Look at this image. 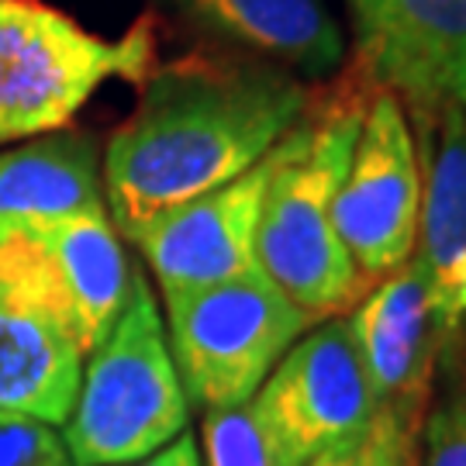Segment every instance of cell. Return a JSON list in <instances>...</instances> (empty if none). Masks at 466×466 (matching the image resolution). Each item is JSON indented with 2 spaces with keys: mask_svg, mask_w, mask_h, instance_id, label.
I'll use <instances>...</instances> for the list:
<instances>
[{
  "mask_svg": "<svg viewBox=\"0 0 466 466\" xmlns=\"http://www.w3.org/2000/svg\"><path fill=\"white\" fill-rule=\"evenodd\" d=\"M304 86L273 66L180 63L146 80L135 115L111 135L100 184L128 238L232 184L304 117Z\"/></svg>",
  "mask_w": 466,
  "mask_h": 466,
  "instance_id": "cell-1",
  "label": "cell"
},
{
  "mask_svg": "<svg viewBox=\"0 0 466 466\" xmlns=\"http://www.w3.org/2000/svg\"><path fill=\"white\" fill-rule=\"evenodd\" d=\"M363 111L367 100L360 94H342L318 117H300L273 149L256 267L315 325L342 318L370 290L332 218Z\"/></svg>",
  "mask_w": 466,
  "mask_h": 466,
  "instance_id": "cell-2",
  "label": "cell"
},
{
  "mask_svg": "<svg viewBox=\"0 0 466 466\" xmlns=\"http://www.w3.org/2000/svg\"><path fill=\"white\" fill-rule=\"evenodd\" d=\"M63 442L73 466H125L169 446L190 425V398L169 352L167 321L142 273L111 332L84 356Z\"/></svg>",
  "mask_w": 466,
  "mask_h": 466,
  "instance_id": "cell-3",
  "label": "cell"
},
{
  "mask_svg": "<svg viewBox=\"0 0 466 466\" xmlns=\"http://www.w3.org/2000/svg\"><path fill=\"white\" fill-rule=\"evenodd\" d=\"M156 38H100L42 0H0V146L63 132L107 80L146 84Z\"/></svg>",
  "mask_w": 466,
  "mask_h": 466,
  "instance_id": "cell-4",
  "label": "cell"
},
{
  "mask_svg": "<svg viewBox=\"0 0 466 466\" xmlns=\"http://www.w3.org/2000/svg\"><path fill=\"white\" fill-rule=\"evenodd\" d=\"M167 339L190 404L235 408L315 321L256 267L221 283L163 294Z\"/></svg>",
  "mask_w": 466,
  "mask_h": 466,
  "instance_id": "cell-5",
  "label": "cell"
},
{
  "mask_svg": "<svg viewBox=\"0 0 466 466\" xmlns=\"http://www.w3.org/2000/svg\"><path fill=\"white\" fill-rule=\"evenodd\" d=\"M332 218L367 287L415 256L421 159L411 117L390 90L367 100L350 167L335 190Z\"/></svg>",
  "mask_w": 466,
  "mask_h": 466,
  "instance_id": "cell-6",
  "label": "cell"
},
{
  "mask_svg": "<svg viewBox=\"0 0 466 466\" xmlns=\"http://www.w3.org/2000/svg\"><path fill=\"white\" fill-rule=\"evenodd\" d=\"M249 404L283 466H304L346 446L380 411L346 318L311 325L269 370Z\"/></svg>",
  "mask_w": 466,
  "mask_h": 466,
  "instance_id": "cell-7",
  "label": "cell"
},
{
  "mask_svg": "<svg viewBox=\"0 0 466 466\" xmlns=\"http://www.w3.org/2000/svg\"><path fill=\"white\" fill-rule=\"evenodd\" d=\"M84 373L63 290L25 235L0 238V411L63 425Z\"/></svg>",
  "mask_w": 466,
  "mask_h": 466,
  "instance_id": "cell-8",
  "label": "cell"
},
{
  "mask_svg": "<svg viewBox=\"0 0 466 466\" xmlns=\"http://www.w3.org/2000/svg\"><path fill=\"white\" fill-rule=\"evenodd\" d=\"M360 63L411 121L466 115V0H346Z\"/></svg>",
  "mask_w": 466,
  "mask_h": 466,
  "instance_id": "cell-9",
  "label": "cell"
},
{
  "mask_svg": "<svg viewBox=\"0 0 466 466\" xmlns=\"http://www.w3.org/2000/svg\"><path fill=\"white\" fill-rule=\"evenodd\" d=\"M269 173L273 152L232 184L152 221L135 238L163 294L194 290L256 269V232Z\"/></svg>",
  "mask_w": 466,
  "mask_h": 466,
  "instance_id": "cell-10",
  "label": "cell"
},
{
  "mask_svg": "<svg viewBox=\"0 0 466 466\" xmlns=\"http://www.w3.org/2000/svg\"><path fill=\"white\" fill-rule=\"evenodd\" d=\"M342 318L377 404L425 421L442 335L415 256L373 283Z\"/></svg>",
  "mask_w": 466,
  "mask_h": 466,
  "instance_id": "cell-11",
  "label": "cell"
},
{
  "mask_svg": "<svg viewBox=\"0 0 466 466\" xmlns=\"http://www.w3.org/2000/svg\"><path fill=\"white\" fill-rule=\"evenodd\" d=\"M411 128L421 159L415 263L446 342L466 321V115L442 107Z\"/></svg>",
  "mask_w": 466,
  "mask_h": 466,
  "instance_id": "cell-12",
  "label": "cell"
},
{
  "mask_svg": "<svg viewBox=\"0 0 466 466\" xmlns=\"http://www.w3.org/2000/svg\"><path fill=\"white\" fill-rule=\"evenodd\" d=\"M17 235H25L46 259L52 280L63 290L76 342L86 356L117 321L135 273L121 246V232L107 215V204L100 200Z\"/></svg>",
  "mask_w": 466,
  "mask_h": 466,
  "instance_id": "cell-13",
  "label": "cell"
},
{
  "mask_svg": "<svg viewBox=\"0 0 466 466\" xmlns=\"http://www.w3.org/2000/svg\"><path fill=\"white\" fill-rule=\"evenodd\" d=\"M200 28L304 76H329L346 38L325 0H177Z\"/></svg>",
  "mask_w": 466,
  "mask_h": 466,
  "instance_id": "cell-14",
  "label": "cell"
},
{
  "mask_svg": "<svg viewBox=\"0 0 466 466\" xmlns=\"http://www.w3.org/2000/svg\"><path fill=\"white\" fill-rule=\"evenodd\" d=\"M104 200L97 146L76 132L0 149V238Z\"/></svg>",
  "mask_w": 466,
  "mask_h": 466,
  "instance_id": "cell-15",
  "label": "cell"
},
{
  "mask_svg": "<svg viewBox=\"0 0 466 466\" xmlns=\"http://www.w3.org/2000/svg\"><path fill=\"white\" fill-rule=\"evenodd\" d=\"M200 435H204L200 466H283L249 400L235 408L204 411Z\"/></svg>",
  "mask_w": 466,
  "mask_h": 466,
  "instance_id": "cell-16",
  "label": "cell"
},
{
  "mask_svg": "<svg viewBox=\"0 0 466 466\" xmlns=\"http://www.w3.org/2000/svg\"><path fill=\"white\" fill-rule=\"evenodd\" d=\"M418 432L421 421L380 408L367 432L308 460L304 466H418Z\"/></svg>",
  "mask_w": 466,
  "mask_h": 466,
  "instance_id": "cell-17",
  "label": "cell"
},
{
  "mask_svg": "<svg viewBox=\"0 0 466 466\" xmlns=\"http://www.w3.org/2000/svg\"><path fill=\"white\" fill-rule=\"evenodd\" d=\"M0 466H73V460L56 425L17 411H0Z\"/></svg>",
  "mask_w": 466,
  "mask_h": 466,
  "instance_id": "cell-18",
  "label": "cell"
},
{
  "mask_svg": "<svg viewBox=\"0 0 466 466\" xmlns=\"http://www.w3.org/2000/svg\"><path fill=\"white\" fill-rule=\"evenodd\" d=\"M418 466H466V387L425 415L418 432Z\"/></svg>",
  "mask_w": 466,
  "mask_h": 466,
  "instance_id": "cell-19",
  "label": "cell"
},
{
  "mask_svg": "<svg viewBox=\"0 0 466 466\" xmlns=\"http://www.w3.org/2000/svg\"><path fill=\"white\" fill-rule=\"evenodd\" d=\"M125 466H200L198 439H194V432L187 429V432H180L159 452H152V456H146V460H135V463H125Z\"/></svg>",
  "mask_w": 466,
  "mask_h": 466,
  "instance_id": "cell-20",
  "label": "cell"
}]
</instances>
